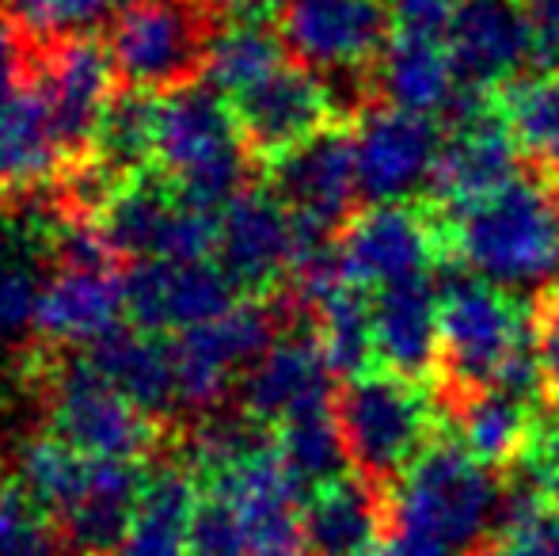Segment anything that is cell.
I'll list each match as a JSON object with an SVG mask.
<instances>
[{"label":"cell","mask_w":559,"mask_h":556,"mask_svg":"<svg viewBox=\"0 0 559 556\" xmlns=\"http://www.w3.org/2000/svg\"><path fill=\"white\" fill-rule=\"evenodd\" d=\"M502 492L499 473L479 465L442 427V435L412 461L389 488V537H412L445 556H468L499 527Z\"/></svg>","instance_id":"obj_1"},{"label":"cell","mask_w":559,"mask_h":556,"mask_svg":"<svg viewBox=\"0 0 559 556\" xmlns=\"http://www.w3.org/2000/svg\"><path fill=\"white\" fill-rule=\"evenodd\" d=\"M88 476L92 458H84L81 450L61 442L58 435H38L20 450V476L15 481L53 522L66 519L69 507L81 499Z\"/></svg>","instance_id":"obj_35"},{"label":"cell","mask_w":559,"mask_h":556,"mask_svg":"<svg viewBox=\"0 0 559 556\" xmlns=\"http://www.w3.org/2000/svg\"><path fill=\"white\" fill-rule=\"evenodd\" d=\"M278 27L301 66L354 81H366L400 31L392 0H289Z\"/></svg>","instance_id":"obj_12"},{"label":"cell","mask_w":559,"mask_h":556,"mask_svg":"<svg viewBox=\"0 0 559 556\" xmlns=\"http://www.w3.org/2000/svg\"><path fill=\"white\" fill-rule=\"evenodd\" d=\"M530 309L499 282L449 279L438 297L435 393L499 386L507 366L530 351Z\"/></svg>","instance_id":"obj_5"},{"label":"cell","mask_w":559,"mask_h":556,"mask_svg":"<svg viewBox=\"0 0 559 556\" xmlns=\"http://www.w3.org/2000/svg\"><path fill=\"white\" fill-rule=\"evenodd\" d=\"M50 435L92 461H138L160 450V419L122 397L88 355H50L43 363Z\"/></svg>","instance_id":"obj_7"},{"label":"cell","mask_w":559,"mask_h":556,"mask_svg":"<svg viewBox=\"0 0 559 556\" xmlns=\"http://www.w3.org/2000/svg\"><path fill=\"white\" fill-rule=\"evenodd\" d=\"M289 0H210L222 20H274Z\"/></svg>","instance_id":"obj_45"},{"label":"cell","mask_w":559,"mask_h":556,"mask_svg":"<svg viewBox=\"0 0 559 556\" xmlns=\"http://www.w3.org/2000/svg\"><path fill=\"white\" fill-rule=\"evenodd\" d=\"M361 556H445V553L430 549V545H423V542H412V537H384L381 545H373V549Z\"/></svg>","instance_id":"obj_46"},{"label":"cell","mask_w":559,"mask_h":556,"mask_svg":"<svg viewBox=\"0 0 559 556\" xmlns=\"http://www.w3.org/2000/svg\"><path fill=\"white\" fill-rule=\"evenodd\" d=\"M35 61L38 50L31 46V38L4 15L0 20V96L12 92L15 84L31 81L35 76Z\"/></svg>","instance_id":"obj_42"},{"label":"cell","mask_w":559,"mask_h":556,"mask_svg":"<svg viewBox=\"0 0 559 556\" xmlns=\"http://www.w3.org/2000/svg\"><path fill=\"white\" fill-rule=\"evenodd\" d=\"M522 149L495 107V92L456 88L445 111V138L427 179V199L445 214L491 199L522 176Z\"/></svg>","instance_id":"obj_10"},{"label":"cell","mask_w":559,"mask_h":556,"mask_svg":"<svg viewBox=\"0 0 559 556\" xmlns=\"http://www.w3.org/2000/svg\"><path fill=\"white\" fill-rule=\"evenodd\" d=\"M514 481L540 496H559V404H545L530 453L514 469Z\"/></svg>","instance_id":"obj_41"},{"label":"cell","mask_w":559,"mask_h":556,"mask_svg":"<svg viewBox=\"0 0 559 556\" xmlns=\"http://www.w3.org/2000/svg\"><path fill=\"white\" fill-rule=\"evenodd\" d=\"M301 537L309 556H361L389 537V488L343 473L301 499Z\"/></svg>","instance_id":"obj_22"},{"label":"cell","mask_w":559,"mask_h":556,"mask_svg":"<svg viewBox=\"0 0 559 556\" xmlns=\"http://www.w3.org/2000/svg\"><path fill=\"white\" fill-rule=\"evenodd\" d=\"M332 366L312 335L309 320L301 332H282L278 343L243 374L240 381V412L248 419L274 430L297 412L332 404Z\"/></svg>","instance_id":"obj_20"},{"label":"cell","mask_w":559,"mask_h":556,"mask_svg":"<svg viewBox=\"0 0 559 556\" xmlns=\"http://www.w3.org/2000/svg\"><path fill=\"white\" fill-rule=\"evenodd\" d=\"M153 138H156V92L118 88L104 122L92 141V153L84 156L96 164L111 184H126L130 176L153 168Z\"/></svg>","instance_id":"obj_33"},{"label":"cell","mask_w":559,"mask_h":556,"mask_svg":"<svg viewBox=\"0 0 559 556\" xmlns=\"http://www.w3.org/2000/svg\"><path fill=\"white\" fill-rule=\"evenodd\" d=\"M335 256L346 282L366 294L427 279L453 268L449 217L430 199L369 202L338 229Z\"/></svg>","instance_id":"obj_6"},{"label":"cell","mask_w":559,"mask_h":556,"mask_svg":"<svg viewBox=\"0 0 559 556\" xmlns=\"http://www.w3.org/2000/svg\"><path fill=\"white\" fill-rule=\"evenodd\" d=\"M533 27L537 43V66L559 69V0H518Z\"/></svg>","instance_id":"obj_43"},{"label":"cell","mask_w":559,"mask_h":556,"mask_svg":"<svg viewBox=\"0 0 559 556\" xmlns=\"http://www.w3.org/2000/svg\"><path fill=\"white\" fill-rule=\"evenodd\" d=\"M263 184L301 225L338 237L354 217L358 184V122H338L294 153L263 164Z\"/></svg>","instance_id":"obj_14"},{"label":"cell","mask_w":559,"mask_h":556,"mask_svg":"<svg viewBox=\"0 0 559 556\" xmlns=\"http://www.w3.org/2000/svg\"><path fill=\"white\" fill-rule=\"evenodd\" d=\"M217 20L210 0H133L115 8L107 46L122 88L164 96L202 81Z\"/></svg>","instance_id":"obj_8"},{"label":"cell","mask_w":559,"mask_h":556,"mask_svg":"<svg viewBox=\"0 0 559 556\" xmlns=\"http://www.w3.org/2000/svg\"><path fill=\"white\" fill-rule=\"evenodd\" d=\"M153 168L210 210H225L248 187L251 153L222 92L194 81L156 96Z\"/></svg>","instance_id":"obj_3"},{"label":"cell","mask_w":559,"mask_h":556,"mask_svg":"<svg viewBox=\"0 0 559 556\" xmlns=\"http://www.w3.org/2000/svg\"><path fill=\"white\" fill-rule=\"evenodd\" d=\"M445 217L453 268L499 286L540 282L559 271V187L533 168L491 199Z\"/></svg>","instance_id":"obj_2"},{"label":"cell","mask_w":559,"mask_h":556,"mask_svg":"<svg viewBox=\"0 0 559 556\" xmlns=\"http://www.w3.org/2000/svg\"><path fill=\"white\" fill-rule=\"evenodd\" d=\"M366 81L373 107H396L435 119L449 111L461 88L445 35H427V31H396Z\"/></svg>","instance_id":"obj_24"},{"label":"cell","mask_w":559,"mask_h":556,"mask_svg":"<svg viewBox=\"0 0 559 556\" xmlns=\"http://www.w3.org/2000/svg\"><path fill=\"white\" fill-rule=\"evenodd\" d=\"M126 324L122 271L58 268L43 286L35 332L53 347H92Z\"/></svg>","instance_id":"obj_23"},{"label":"cell","mask_w":559,"mask_h":556,"mask_svg":"<svg viewBox=\"0 0 559 556\" xmlns=\"http://www.w3.org/2000/svg\"><path fill=\"white\" fill-rule=\"evenodd\" d=\"M145 465L138 461H92V476L81 499L58 522L61 542L76 556H115L122 553L145 488Z\"/></svg>","instance_id":"obj_26"},{"label":"cell","mask_w":559,"mask_h":556,"mask_svg":"<svg viewBox=\"0 0 559 556\" xmlns=\"http://www.w3.org/2000/svg\"><path fill=\"white\" fill-rule=\"evenodd\" d=\"M61 530L20 481H0V556H61Z\"/></svg>","instance_id":"obj_38"},{"label":"cell","mask_w":559,"mask_h":556,"mask_svg":"<svg viewBox=\"0 0 559 556\" xmlns=\"http://www.w3.org/2000/svg\"><path fill=\"white\" fill-rule=\"evenodd\" d=\"M495 107L522 149L525 168L559 187V69H537L495 88Z\"/></svg>","instance_id":"obj_30"},{"label":"cell","mask_w":559,"mask_h":556,"mask_svg":"<svg viewBox=\"0 0 559 556\" xmlns=\"http://www.w3.org/2000/svg\"><path fill=\"white\" fill-rule=\"evenodd\" d=\"M187 556H251V537L240 511L217 492H202Z\"/></svg>","instance_id":"obj_39"},{"label":"cell","mask_w":559,"mask_h":556,"mask_svg":"<svg viewBox=\"0 0 559 556\" xmlns=\"http://www.w3.org/2000/svg\"><path fill=\"white\" fill-rule=\"evenodd\" d=\"M468 556H559V496H540L514 481L499 527Z\"/></svg>","instance_id":"obj_36"},{"label":"cell","mask_w":559,"mask_h":556,"mask_svg":"<svg viewBox=\"0 0 559 556\" xmlns=\"http://www.w3.org/2000/svg\"><path fill=\"white\" fill-rule=\"evenodd\" d=\"M84 355L92 358V366L111 381L118 393L130 397L148 416L160 419V416H168L171 409H179L176 355H171L168 335L122 324V328H115L111 335H104L99 343H92Z\"/></svg>","instance_id":"obj_28"},{"label":"cell","mask_w":559,"mask_h":556,"mask_svg":"<svg viewBox=\"0 0 559 556\" xmlns=\"http://www.w3.org/2000/svg\"><path fill=\"white\" fill-rule=\"evenodd\" d=\"M297 260V222L266 184H248L222 210L217 263L240 297L274 301Z\"/></svg>","instance_id":"obj_16"},{"label":"cell","mask_w":559,"mask_h":556,"mask_svg":"<svg viewBox=\"0 0 559 556\" xmlns=\"http://www.w3.org/2000/svg\"><path fill=\"white\" fill-rule=\"evenodd\" d=\"M35 81L50 107L66 168L92 153V141L104 122V111L118 96V69L111 46L99 35H76L38 50Z\"/></svg>","instance_id":"obj_15"},{"label":"cell","mask_w":559,"mask_h":556,"mask_svg":"<svg viewBox=\"0 0 559 556\" xmlns=\"http://www.w3.org/2000/svg\"><path fill=\"white\" fill-rule=\"evenodd\" d=\"M335 416L350 469L377 488H392L445 427L442 401L423 381L381 366L338 386Z\"/></svg>","instance_id":"obj_4"},{"label":"cell","mask_w":559,"mask_h":556,"mask_svg":"<svg viewBox=\"0 0 559 556\" xmlns=\"http://www.w3.org/2000/svg\"><path fill=\"white\" fill-rule=\"evenodd\" d=\"M0 4H8V0H0Z\"/></svg>","instance_id":"obj_47"},{"label":"cell","mask_w":559,"mask_h":556,"mask_svg":"<svg viewBox=\"0 0 559 556\" xmlns=\"http://www.w3.org/2000/svg\"><path fill=\"white\" fill-rule=\"evenodd\" d=\"M445 46L461 88L476 92L502 88L537 61L533 27L518 0H461L445 27Z\"/></svg>","instance_id":"obj_18"},{"label":"cell","mask_w":559,"mask_h":556,"mask_svg":"<svg viewBox=\"0 0 559 556\" xmlns=\"http://www.w3.org/2000/svg\"><path fill=\"white\" fill-rule=\"evenodd\" d=\"M202 488L187 461H168L145 473L138 511L118 556H187L191 522L199 511Z\"/></svg>","instance_id":"obj_29"},{"label":"cell","mask_w":559,"mask_h":556,"mask_svg":"<svg viewBox=\"0 0 559 556\" xmlns=\"http://www.w3.org/2000/svg\"><path fill=\"white\" fill-rule=\"evenodd\" d=\"M66 171V153L50 122L38 81L15 84L0 96V191L27 194Z\"/></svg>","instance_id":"obj_27"},{"label":"cell","mask_w":559,"mask_h":556,"mask_svg":"<svg viewBox=\"0 0 559 556\" xmlns=\"http://www.w3.org/2000/svg\"><path fill=\"white\" fill-rule=\"evenodd\" d=\"M274 446H278L289 476L301 484V492H312L320 484L335 481V476L354 473L350 458H346L343 430H338L335 401L297 412L286 423H278L274 427Z\"/></svg>","instance_id":"obj_34"},{"label":"cell","mask_w":559,"mask_h":556,"mask_svg":"<svg viewBox=\"0 0 559 556\" xmlns=\"http://www.w3.org/2000/svg\"><path fill=\"white\" fill-rule=\"evenodd\" d=\"M445 127L435 115L373 107L358 119V184L369 202L412 199V187L430 179Z\"/></svg>","instance_id":"obj_19"},{"label":"cell","mask_w":559,"mask_h":556,"mask_svg":"<svg viewBox=\"0 0 559 556\" xmlns=\"http://www.w3.org/2000/svg\"><path fill=\"white\" fill-rule=\"evenodd\" d=\"M461 0H392L400 31H427V35H445Z\"/></svg>","instance_id":"obj_44"},{"label":"cell","mask_w":559,"mask_h":556,"mask_svg":"<svg viewBox=\"0 0 559 556\" xmlns=\"http://www.w3.org/2000/svg\"><path fill=\"white\" fill-rule=\"evenodd\" d=\"M438 297L435 279H412L373 294L377 366L435 386L438 378Z\"/></svg>","instance_id":"obj_25"},{"label":"cell","mask_w":559,"mask_h":556,"mask_svg":"<svg viewBox=\"0 0 559 556\" xmlns=\"http://www.w3.org/2000/svg\"><path fill=\"white\" fill-rule=\"evenodd\" d=\"M312 335H317L320 351H324L328 366L335 378H358L366 370H377V351H373V294L338 282L332 294H324L309 312Z\"/></svg>","instance_id":"obj_32"},{"label":"cell","mask_w":559,"mask_h":556,"mask_svg":"<svg viewBox=\"0 0 559 556\" xmlns=\"http://www.w3.org/2000/svg\"><path fill=\"white\" fill-rule=\"evenodd\" d=\"M282 309L274 301L240 297L228 312L191 332L171 335L176 355V401L179 409L210 412L222 404L233 386V374L255 366L278 343Z\"/></svg>","instance_id":"obj_11"},{"label":"cell","mask_w":559,"mask_h":556,"mask_svg":"<svg viewBox=\"0 0 559 556\" xmlns=\"http://www.w3.org/2000/svg\"><path fill=\"white\" fill-rule=\"evenodd\" d=\"M530 340L545 404H559V282H545L530 301Z\"/></svg>","instance_id":"obj_40"},{"label":"cell","mask_w":559,"mask_h":556,"mask_svg":"<svg viewBox=\"0 0 559 556\" xmlns=\"http://www.w3.org/2000/svg\"><path fill=\"white\" fill-rule=\"evenodd\" d=\"M240 301L217 260H138L126 271V324L156 335L191 332Z\"/></svg>","instance_id":"obj_17"},{"label":"cell","mask_w":559,"mask_h":556,"mask_svg":"<svg viewBox=\"0 0 559 556\" xmlns=\"http://www.w3.org/2000/svg\"><path fill=\"white\" fill-rule=\"evenodd\" d=\"M442 401L445 427L453 438L491 473L507 476L525 461L540 423V401L507 393L499 386L464 389V393H435Z\"/></svg>","instance_id":"obj_21"},{"label":"cell","mask_w":559,"mask_h":556,"mask_svg":"<svg viewBox=\"0 0 559 556\" xmlns=\"http://www.w3.org/2000/svg\"><path fill=\"white\" fill-rule=\"evenodd\" d=\"M115 0H8V20L31 38L35 50L92 35Z\"/></svg>","instance_id":"obj_37"},{"label":"cell","mask_w":559,"mask_h":556,"mask_svg":"<svg viewBox=\"0 0 559 556\" xmlns=\"http://www.w3.org/2000/svg\"><path fill=\"white\" fill-rule=\"evenodd\" d=\"M118 256L138 260H217L222 210L179 194L156 168L118 184L96 214Z\"/></svg>","instance_id":"obj_9"},{"label":"cell","mask_w":559,"mask_h":556,"mask_svg":"<svg viewBox=\"0 0 559 556\" xmlns=\"http://www.w3.org/2000/svg\"><path fill=\"white\" fill-rule=\"evenodd\" d=\"M286 54L289 46L274 20H222L210 38L202 81L225 99H236L278 73L286 66Z\"/></svg>","instance_id":"obj_31"},{"label":"cell","mask_w":559,"mask_h":556,"mask_svg":"<svg viewBox=\"0 0 559 556\" xmlns=\"http://www.w3.org/2000/svg\"><path fill=\"white\" fill-rule=\"evenodd\" d=\"M228 104H233L236 127H240L251 161L259 164L294 153L297 145L320 138L338 122H358L338 107L332 84L301 61H286L278 73H271L263 84Z\"/></svg>","instance_id":"obj_13"}]
</instances>
